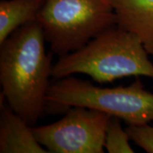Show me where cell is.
<instances>
[{"label": "cell", "mask_w": 153, "mask_h": 153, "mask_svg": "<svg viewBox=\"0 0 153 153\" xmlns=\"http://www.w3.org/2000/svg\"><path fill=\"white\" fill-rule=\"evenodd\" d=\"M38 21L22 26L0 44V84L11 109L34 127L47 107L52 55Z\"/></svg>", "instance_id": "obj_1"}, {"label": "cell", "mask_w": 153, "mask_h": 153, "mask_svg": "<svg viewBox=\"0 0 153 153\" xmlns=\"http://www.w3.org/2000/svg\"><path fill=\"white\" fill-rule=\"evenodd\" d=\"M75 74L88 75L99 83L128 76L153 79V63L138 36L115 25L53 65L55 79Z\"/></svg>", "instance_id": "obj_2"}, {"label": "cell", "mask_w": 153, "mask_h": 153, "mask_svg": "<svg viewBox=\"0 0 153 153\" xmlns=\"http://www.w3.org/2000/svg\"><path fill=\"white\" fill-rule=\"evenodd\" d=\"M47 106L98 110L120 118L128 125L153 122V93L145 88L140 78L128 86L113 88L98 87L71 76L60 78L49 86Z\"/></svg>", "instance_id": "obj_3"}, {"label": "cell", "mask_w": 153, "mask_h": 153, "mask_svg": "<svg viewBox=\"0 0 153 153\" xmlns=\"http://www.w3.org/2000/svg\"><path fill=\"white\" fill-rule=\"evenodd\" d=\"M37 21L59 57L68 55L117 25L111 0H45Z\"/></svg>", "instance_id": "obj_4"}, {"label": "cell", "mask_w": 153, "mask_h": 153, "mask_svg": "<svg viewBox=\"0 0 153 153\" xmlns=\"http://www.w3.org/2000/svg\"><path fill=\"white\" fill-rule=\"evenodd\" d=\"M111 116L98 110L71 106L48 125L33 127L37 140L51 153H103Z\"/></svg>", "instance_id": "obj_5"}, {"label": "cell", "mask_w": 153, "mask_h": 153, "mask_svg": "<svg viewBox=\"0 0 153 153\" xmlns=\"http://www.w3.org/2000/svg\"><path fill=\"white\" fill-rule=\"evenodd\" d=\"M34 135L33 127L10 107L1 94L0 153H47Z\"/></svg>", "instance_id": "obj_6"}, {"label": "cell", "mask_w": 153, "mask_h": 153, "mask_svg": "<svg viewBox=\"0 0 153 153\" xmlns=\"http://www.w3.org/2000/svg\"><path fill=\"white\" fill-rule=\"evenodd\" d=\"M117 25L134 33L153 58V0H111Z\"/></svg>", "instance_id": "obj_7"}, {"label": "cell", "mask_w": 153, "mask_h": 153, "mask_svg": "<svg viewBox=\"0 0 153 153\" xmlns=\"http://www.w3.org/2000/svg\"><path fill=\"white\" fill-rule=\"evenodd\" d=\"M45 0H1L0 44L17 29L35 22Z\"/></svg>", "instance_id": "obj_8"}, {"label": "cell", "mask_w": 153, "mask_h": 153, "mask_svg": "<svg viewBox=\"0 0 153 153\" xmlns=\"http://www.w3.org/2000/svg\"><path fill=\"white\" fill-rule=\"evenodd\" d=\"M129 136L122 127L120 118L111 117L105 131V149L109 153H133Z\"/></svg>", "instance_id": "obj_9"}, {"label": "cell", "mask_w": 153, "mask_h": 153, "mask_svg": "<svg viewBox=\"0 0 153 153\" xmlns=\"http://www.w3.org/2000/svg\"><path fill=\"white\" fill-rule=\"evenodd\" d=\"M126 130L130 140L147 153H153V126L149 123L128 125Z\"/></svg>", "instance_id": "obj_10"}]
</instances>
